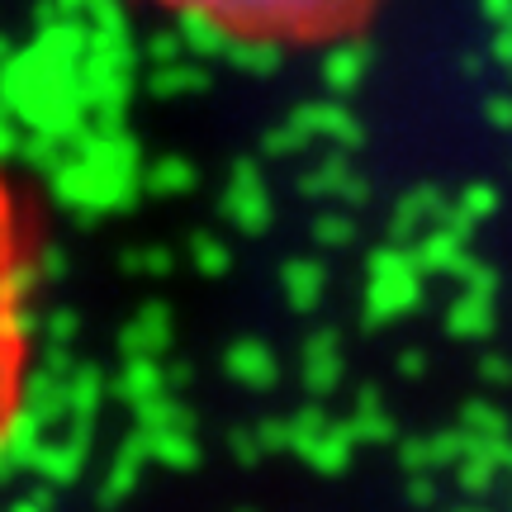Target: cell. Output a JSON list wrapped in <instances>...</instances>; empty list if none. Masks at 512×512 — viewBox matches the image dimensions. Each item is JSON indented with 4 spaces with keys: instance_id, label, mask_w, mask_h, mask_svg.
<instances>
[{
    "instance_id": "7a4b0ae2",
    "label": "cell",
    "mask_w": 512,
    "mask_h": 512,
    "mask_svg": "<svg viewBox=\"0 0 512 512\" xmlns=\"http://www.w3.org/2000/svg\"><path fill=\"white\" fill-rule=\"evenodd\" d=\"M242 43H318L361 24L375 0H147Z\"/></svg>"
},
{
    "instance_id": "6da1fadb",
    "label": "cell",
    "mask_w": 512,
    "mask_h": 512,
    "mask_svg": "<svg viewBox=\"0 0 512 512\" xmlns=\"http://www.w3.org/2000/svg\"><path fill=\"white\" fill-rule=\"evenodd\" d=\"M34 361V233L10 171L0 166V451L10 446Z\"/></svg>"
}]
</instances>
